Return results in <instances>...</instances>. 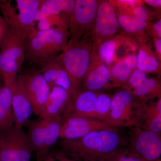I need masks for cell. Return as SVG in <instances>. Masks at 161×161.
Wrapping results in <instances>:
<instances>
[{
  "mask_svg": "<svg viewBox=\"0 0 161 161\" xmlns=\"http://www.w3.org/2000/svg\"><path fill=\"white\" fill-rule=\"evenodd\" d=\"M40 71L50 88L60 86L66 90L71 95V87L69 78L66 72L55 58L42 67Z\"/></svg>",
  "mask_w": 161,
  "mask_h": 161,
  "instance_id": "18",
  "label": "cell"
},
{
  "mask_svg": "<svg viewBox=\"0 0 161 161\" xmlns=\"http://www.w3.org/2000/svg\"><path fill=\"white\" fill-rule=\"evenodd\" d=\"M27 136L34 152L36 154L37 160L45 154V146L46 139V119L39 117L30 120L27 124Z\"/></svg>",
  "mask_w": 161,
  "mask_h": 161,
  "instance_id": "19",
  "label": "cell"
},
{
  "mask_svg": "<svg viewBox=\"0 0 161 161\" xmlns=\"http://www.w3.org/2000/svg\"><path fill=\"white\" fill-rule=\"evenodd\" d=\"M33 152L23 128L14 126L0 136V161H31Z\"/></svg>",
  "mask_w": 161,
  "mask_h": 161,
  "instance_id": "9",
  "label": "cell"
},
{
  "mask_svg": "<svg viewBox=\"0 0 161 161\" xmlns=\"http://www.w3.org/2000/svg\"><path fill=\"white\" fill-rule=\"evenodd\" d=\"M112 96L106 93L80 91L71 95L62 119L71 116L106 121L109 115Z\"/></svg>",
  "mask_w": 161,
  "mask_h": 161,
  "instance_id": "4",
  "label": "cell"
},
{
  "mask_svg": "<svg viewBox=\"0 0 161 161\" xmlns=\"http://www.w3.org/2000/svg\"><path fill=\"white\" fill-rule=\"evenodd\" d=\"M93 48L91 35H86L79 41L70 40L65 49L55 58L69 78L71 95L81 89V83L89 66Z\"/></svg>",
  "mask_w": 161,
  "mask_h": 161,
  "instance_id": "2",
  "label": "cell"
},
{
  "mask_svg": "<svg viewBox=\"0 0 161 161\" xmlns=\"http://www.w3.org/2000/svg\"><path fill=\"white\" fill-rule=\"evenodd\" d=\"M10 27L3 17L0 15V48L9 34Z\"/></svg>",
  "mask_w": 161,
  "mask_h": 161,
  "instance_id": "32",
  "label": "cell"
},
{
  "mask_svg": "<svg viewBox=\"0 0 161 161\" xmlns=\"http://www.w3.org/2000/svg\"><path fill=\"white\" fill-rule=\"evenodd\" d=\"M137 68L145 72H154L160 68L159 61L147 45H141L137 56Z\"/></svg>",
  "mask_w": 161,
  "mask_h": 161,
  "instance_id": "23",
  "label": "cell"
},
{
  "mask_svg": "<svg viewBox=\"0 0 161 161\" xmlns=\"http://www.w3.org/2000/svg\"><path fill=\"white\" fill-rule=\"evenodd\" d=\"M118 128L97 130L78 139L62 141V150L78 161H100L125 145Z\"/></svg>",
  "mask_w": 161,
  "mask_h": 161,
  "instance_id": "1",
  "label": "cell"
},
{
  "mask_svg": "<svg viewBox=\"0 0 161 161\" xmlns=\"http://www.w3.org/2000/svg\"><path fill=\"white\" fill-rule=\"evenodd\" d=\"M161 82L155 78H147L143 85L132 92L135 98L141 103L161 97Z\"/></svg>",
  "mask_w": 161,
  "mask_h": 161,
  "instance_id": "22",
  "label": "cell"
},
{
  "mask_svg": "<svg viewBox=\"0 0 161 161\" xmlns=\"http://www.w3.org/2000/svg\"><path fill=\"white\" fill-rule=\"evenodd\" d=\"M132 16L137 19L143 21L149 24L150 23L152 16L151 13L148 11L143 6H138L132 10Z\"/></svg>",
  "mask_w": 161,
  "mask_h": 161,
  "instance_id": "30",
  "label": "cell"
},
{
  "mask_svg": "<svg viewBox=\"0 0 161 161\" xmlns=\"http://www.w3.org/2000/svg\"><path fill=\"white\" fill-rule=\"evenodd\" d=\"M12 93V106L14 119V126L23 128L30 121L33 113L30 103L24 95L16 82L9 88Z\"/></svg>",
  "mask_w": 161,
  "mask_h": 161,
  "instance_id": "16",
  "label": "cell"
},
{
  "mask_svg": "<svg viewBox=\"0 0 161 161\" xmlns=\"http://www.w3.org/2000/svg\"><path fill=\"white\" fill-rule=\"evenodd\" d=\"M3 82V76H2V74H1V72L0 71V90L3 86H2Z\"/></svg>",
  "mask_w": 161,
  "mask_h": 161,
  "instance_id": "35",
  "label": "cell"
},
{
  "mask_svg": "<svg viewBox=\"0 0 161 161\" xmlns=\"http://www.w3.org/2000/svg\"><path fill=\"white\" fill-rule=\"evenodd\" d=\"M119 27L117 14L112 3L109 1H100L91 33L95 49L104 41L115 37Z\"/></svg>",
  "mask_w": 161,
  "mask_h": 161,
  "instance_id": "11",
  "label": "cell"
},
{
  "mask_svg": "<svg viewBox=\"0 0 161 161\" xmlns=\"http://www.w3.org/2000/svg\"><path fill=\"white\" fill-rule=\"evenodd\" d=\"M129 149L146 161H161V134L144 130L141 127H131Z\"/></svg>",
  "mask_w": 161,
  "mask_h": 161,
  "instance_id": "12",
  "label": "cell"
},
{
  "mask_svg": "<svg viewBox=\"0 0 161 161\" xmlns=\"http://www.w3.org/2000/svg\"><path fill=\"white\" fill-rule=\"evenodd\" d=\"M121 40V38L114 37L104 41L96 49L100 60L107 67L114 61L115 52Z\"/></svg>",
  "mask_w": 161,
  "mask_h": 161,
  "instance_id": "24",
  "label": "cell"
},
{
  "mask_svg": "<svg viewBox=\"0 0 161 161\" xmlns=\"http://www.w3.org/2000/svg\"><path fill=\"white\" fill-rule=\"evenodd\" d=\"M142 2L155 8H160L161 7V0H144L142 1Z\"/></svg>",
  "mask_w": 161,
  "mask_h": 161,
  "instance_id": "34",
  "label": "cell"
},
{
  "mask_svg": "<svg viewBox=\"0 0 161 161\" xmlns=\"http://www.w3.org/2000/svg\"><path fill=\"white\" fill-rule=\"evenodd\" d=\"M60 138L62 141L78 139L97 130L113 129L106 122L71 116L62 119Z\"/></svg>",
  "mask_w": 161,
  "mask_h": 161,
  "instance_id": "13",
  "label": "cell"
},
{
  "mask_svg": "<svg viewBox=\"0 0 161 161\" xmlns=\"http://www.w3.org/2000/svg\"><path fill=\"white\" fill-rule=\"evenodd\" d=\"M62 13L70 17L75 6V0H51Z\"/></svg>",
  "mask_w": 161,
  "mask_h": 161,
  "instance_id": "29",
  "label": "cell"
},
{
  "mask_svg": "<svg viewBox=\"0 0 161 161\" xmlns=\"http://www.w3.org/2000/svg\"><path fill=\"white\" fill-rule=\"evenodd\" d=\"M37 161H78L60 149H52Z\"/></svg>",
  "mask_w": 161,
  "mask_h": 161,
  "instance_id": "27",
  "label": "cell"
},
{
  "mask_svg": "<svg viewBox=\"0 0 161 161\" xmlns=\"http://www.w3.org/2000/svg\"><path fill=\"white\" fill-rule=\"evenodd\" d=\"M105 161H145L129 149H119L104 159Z\"/></svg>",
  "mask_w": 161,
  "mask_h": 161,
  "instance_id": "25",
  "label": "cell"
},
{
  "mask_svg": "<svg viewBox=\"0 0 161 161\" xmlns=\"http://www.w3.org/2000/svg\"><path fill=\"white\" fill-rule=\"evenodd\" d=\"M68 36V31L37 30L26 40L25 59L41 68L65 49Z\"/></svg>",
  "mask_w": 161,
  "mask_h": 161,
  "instance_id": "3",
  "label": "cell"
},
{
  "mask_svg": "<svg viewBox=\"0 0 161 161\" xmlns=\"http://www.w3.org/2000/svg\"></svg>",
  "mask_w": 161,
  "mask_h": 161,
  "instance_id": "37",
  "label": "cell"
},
{
  "mask_svg": "<svg viewBox=\"0 0 161 161\" xmlns=\"http://www.w3.org/2000/svg\"><path fill=\"white\" fill-rule=\"evenodd\" d=\"M40 3L39 0H16L14 5L10 1H0V8L10 28L28 38L37 31L35 19Z\"/></svg>",
  "mask_w": 161,
  "mask_h": 161,
  "instance_id": "6",
  "label": "cell"
},
{
  "mask_svg": "<svg viewBox=\"0 0 161 161\" xmlns=\"http://www.w3.org/2000/svg\"><path fill=\"white\" fill-rule=\"evenodd\" d=\"M112 88L110 69L104 64L94 47L88 69L81 83V91L98 92Z\"/></svg>",
  "mask_w": 161,
  "mask_h": 161,
  "instance_id": "14",
  "label": "cell"
},
{
  "mask_svg": "<svg viewBox=\"0 0 161 161\" xmlns=\"http://www.w3.org/2000/svg\"><path fill=\"white\" fill-rule=\"evenodd\" d=\"M70 94L60 86H54L50 91L44 110L40 117L55 118L62 117L70 98Z\"/></svg>",
  "mask_w": 161,
  "mask_h": 161,
  "instance_id": "17",
  "label": "cell"
},
{
  "mask_svg": "<svg viewBox=\"0 0 161 161\" xmlns=\"http://www.w3.org/2000/svg\"><path fill=\"white\" fill-rule=\"evenodd\" d=\"M154 47L156 50L157 58L161 61V38H153Z\"/></svg>",
  "mask_w": 161,
  "mask_h": 161,
  "instance_id": "33",
  "label": "cell"
},
{
  "mask_svg": "<svg viewBox=\"0 0 161 161\" xmlns=\"http://www.w3.org/2000/svg\"><path fill=\"white\" fill-rule=\"evenodd\" d=\"M147 79L146 73L137 68L132 73L129 80L122 87V88L132 92L133 90L143 85Z\"/></svg>",
  "mask_w": 161,
  "mask_h": 161,
  "instance_id": "26",
  "label": "cell"
},
{
  "mask_svg": "<svg viewBox=\"0 0 161 161\" xmlns=\"http://www.w3.org/2000/svg\"><path fill=\"white\" fill-rule=\"evenodd\" d=\"M27 38L10 28L0 48V71L4 85L10 88L17 82L18 74L25 60Z\"/></svg>",
  "mask_w": 161,
  "mask_h": 161,
  "instance_id": "5",
  "label": "cell"
},
{
  "mask_svg": "<svg viewBox=\"0 0 161 161\" xmlns=\"http://www.w3.org/2000/svg\"><path fill=\"white\" fill-rule=\"evenodd\" d=\"M100 1L76 0L74 11L69 18L70 40L78 41L84 36L91 34L98 5Z\"/></svg>",
  "mask_w": 161,
  "mask_h": 161,
  "instance_id": "10",
  "label": "cell"
},
{
  "mask_svg": "<svg viewBox=\"0 0 161 161\" xmlns=\"http://www.w3.org/2000/svg\"><path fill=\"white\" fill-rule=\"evenodd\" d=\"M117 17L119 26L127 33L134 35L138 34L142 32L136 26L131 16L123 14H119Z\"/></svg>",
  "mask_w": 161,
  "mask_h": 161,
  "instance_id": "28",
  "label": "cell"
},
{
  "mask_svg": "<svg viewBox=\"0 0 161 161\" xmlns=\"http://www.w3.org/2000/svg\"><path fill=\"white\" fill-rule=\"evenodd\" d=\"M137 69V56L134 54L127 56L110 70L112 88L122 86L129 80Z\"/></svg>",
  "mask_w": 161,
  "mask_h": 161,
  "instance_id": "20",
  "label": "cell"
},
{
  "mask_svg": "<svg viewBox=\"0 0 161 161\" xmlns=\"http://www.w3.org/2000/svg\"><path fill=\"white\" fill-rule=\"evenodd\" d=\"M138 101L132 92L122 88L112 96L106 122L113 128L136 126V112Z\"/></svg>",
  "mask_w": 161,
  "mask_h": 161,
  "instance_id": "8",
  "label": "cell"
},
{
  "mask_svg": "<svg viewBox=\"0 0 161 161\" xmlns=\"http://www.w3.org/2000/svg\"><path fill=\"white\" fill-rule=\"evenodd\" d=\"M100 161H105L104 160V159H102V160H101Z\"/></svg>",
  "mask_w": 161,
  "mask_h": 161,
  "instance_id": "36",
  "label": "cell"
},
{
  "mask_svg": "<svg viewBox=\"0 0 161 161\" xmlns=\"http://www.w3.org/2000/svg\"><path fill=\"white\" fill-rule=\"evenodd\" d=\"M14 125L11 90L3 85L0 90V136L8 132Z\"/></svg>",
  "mask_w": 161,
  "mask_h": 161,
  "instance_id": "21",
  "label": "cell"
},
{
  "mask_svg": "<svg viewBox=\"0 0 161 161\" xmlns=\"http://www.w3.org/2000/svg\"><path fill=\"white\" fill-rule=\"evenodd\" d=\"M136 126L144 130L161 133V97L156 102L138 101L136 112Z\"/></svg>",
  "mask_w": 161,
  "mask_h": 161,
  "instance_id": "15",
  "label": "cell"
},
{
  "mask_svg": "<svg viewBox=\"0 0 161 161\" xmlns=\"http://www.w3.org/2000/svg\"><path fill=\"white\" fill-rule=\"evenodd\" d=\"M18 86L29 101L33 113L42 115L50 88L40 71L33 70L18 75Z\"/></svg>",
  "mask_w": 161,
  "mask_h": 161,
  "instance_id": "7",
  "label": "cell"
},
{
  "mask_svg": "<svg viewBox=\"0 0 161 161\" xmlns=\"http://www.w3.org/2000/svg\"><path fill=\"white\" fill-rule=\"evenodd\" d=\"M149 34L153 38H161V19H159L154 23L148 24L147 29Z\"/></svg>",
  "mask_w": 161,
  "mask_h": 161,
  "instance_id": "31",
  "label": "cell"
}]
</instances>
